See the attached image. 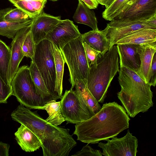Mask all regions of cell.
<instances>
[{
    "mask_svg": "<svg viewBox=\"0 0 156 156\" xmlns=\"http://www.w3.org/2000/svg\"><path fill=\"white\" fill-rule=\"evenodd\" d=\"M12 119L28 128L40 139L44 156H68L77 145L69 129L53 125L36 112L20 104L11 114Z\"/></svg>",
    "mask_w": 156,
    "mask_h": 156,
    "instance_id": "1",
    "label": "cell"
},
{
    "mask_svg": "<svg viewBox=\"0 0 156 156\" xmlns=\"http://www.w3.org/2000/svg\"><path fill=\"white\" fill-rule=\"evenodd\" d=\"M130 120L123 107L115 102L106 103L90 118L76 124L73 134L82 142L98 143L128 128Z\"/></svg>",
    "mask_w": 156,
    "mask_h": 156,
    "instance_id": "2",
    "label": "cell"
},
{
    "mask_svg": "<svg viewBox=\"0 0 156 156\" xmlns=\"http://www.w3.org/2000/svg\"><path fill=\"white\" fill-rule=\"evenodd\" d=\"M120 67L118 80L121 89L117 96L128 115L133 118L153 106V92L151 85L136 73L125 67Z\"/></svg>",
    "mask_w": 156,
    "mask_h": 156,
    "instance_id": "3",
    "label": "cell"
},
{
    "mask_svg": "<svg viewBox=\"0 0 156 156\" xmlns=\"http://www.w3.org/2000/svg\"><path fill=\"white\" fill-rule=\"evenodd\" d=\"M119 56L115 44L103 55H100L96 65L89 66L87 84L98 103L104 102L111 83L119 71Z\"/></svg>",
    "mask_w": 156,
    "mask_h": 156,
    "instance_id": "4",
    "label": "cell"
},
{
    "mask_svg": "<svg viewBox=\"0 0 156 156\" xmlns=\"http://www.w3.org/2000/svg\"><path fill=\"white\" fill-rule=\"evenodd\" d=\"M12 95L20 104L30 109L40 110L46 104L37 93L29 67L23 65L19 68L11 83Z\"/></svg>",
    "mask_w": 156,
    "mask_h": 156,
    "instance_id": "5",
    "label": "cell"
},
{
    "mask_svg": "<svg viewBox=\"0 0 156 156\" xmlns=\"http://www.w3.org/2000/svg\"><path fill=\"white\" fill-rule=\"evenodd\" d=\"M69 72L70 89L76 80H87L89 70L81 35L66 44L61 50Z\"/></svg>",
    "mask_w": 156,
    "mask_h": 156,
    "instance_id": "6",
    "label": "cell"
},
{
    "mask_svg": "<svg viewBox=\"0 0 156 156\" xmlns=\"http://www.w3.org/2000/svg\"><path fill=\"white\" fill-rule=\"evenodd\" d=\"M32 61L36 64L53 100L61 99L55 91L56 72L52 43L44 39L36 44Z\"/></svg>",
    "mask_w": 156,
    "mask_h": 156,
    "instance_id": "7",
    "label": "cell"
},
{
    "mask_svg": "<svg viewBox=\"0 0 156 156\" xmlns=\"http://www.w3.org/2000/svg\"><path fill=\"white\" fill-rule=\"evenodd\" d=\"M145 28L156 29V15L134 20L114 19L107 24L103 30L110 43V48L117 41L128 34Z\"/></svg>",
    "mask_w": 156,
    "mask_h": 156,
    "instance_id": "8",
    "label": "cell"
},
{
    "mask_svg": "<svg viewBox=\"0 0 156 156\" xmlns=\"http://www.w3.org/2000/svg\"><path fill=\"white\" fill-rule=\"evenodd\" d=\"M60 101L61 112L67 124L80 123L95 114L79 98L73 89L66 90Z\"/></svg>",
    "mask_w": 156,
    "mask_h": 156,
    "instance_id": "9",
    "label": "cell"
},
{
    "mask_svg": "<svg viewBox=\"0 0 156 156\" xmlns=\"http://www.w3.org/2000/svg\"><path fill=\"white\" fill-rule=\"evenodd\" d=\"M111 140H106V143H98V146L101 148L103 155L105 156H136L137 152L138 140L132 135L129 130L123 137L116 136Z\"/></svg>",
    "mask_w": 156,
    "mask_h": 156,
    "instance_id": "10",
    "label": "cell"
},
{
    "mask_svg": "<svg viewBox=\"0 0 156 156\" xmlns=\"http://www.w3.org/2000/svg\"><path fill=\"white\" fill-rule=\"evenodd\" d=\"M81 35L77 26L73 21L69 19L61 20L45 39L50 41L61 50L66 44Z\"/></svg>",
    "mask_w": 156,
    "mask_h": 156,
    "instance_id": "11",
    "label": "cell"
},
{
    "mask_svg": "<svg viewBox=\"0 0 156 156\" xmlns=\"http://www.w3.org/2000/svg\"><path fill=\"white\" fill-rule=\"evenodd\" d=\"M156 15V0H136L114 19L142 20Z\"/></svg>",
    "mask_w": 156,
    "mask_h": 156,
    "instance_id": "12",
    "label": "cell"
},
{
    "mask_svg": "<svg viewBox=\"0 0 156 156\" xmlns=\"http://www.w3.org/2000/svg\"><path fill=\"white\" fill-rule=\"evenodd\" d=\"M61 19L42 12L33 19L30 31L35 43L37 44L45 38Z\"/></svg>",
    "mask_w": 156,
    "mask_h": 156,
    "instance_id": "13",
    "label": "cell"
},
{
    "mask_svg": "<svg viewBox=\"0 0 156 156\" xmlns=\"http://www.w3.org/2000/svg\"><path fill=\"white\" fill-rule=\"evenodd\" d=\"M31 25L20 30L11 42L9 67V80L11 83L18 71L20 63L24 56L22 50V44L27 34L30 30Z\"/></svg>",
    "mask_w": 156,
    "mask_h": 156,
    "instance_id": "14",
    "label": "cell"
},
{
    "mask_svg": "<svg viewBox=\"0 0 156 156\" xmlns=\"http://www.w3.org/2000/svg\"><path fill=\"white\" fill-rule=\"evenodd\" d=\"M116 45L120 58V67H125L137 74L140 65V56L137 50L139 45Z\"/></svg>",
    "mask_w": 156,
    "mask_h": 156,
    "instance_id": "15",
    "label": "cell"
},
{
    "mask_svg": "<svg viewBox=\"0 0 156 156\" xmlns=\"http://www.w3.org/2000/svg\"><path fill=\"white\" fill-rule=\"evenodd\" d=\"M137 50L140 61V66L137 74L146 82L149 83L152 58L156 53V42L139 45Z\"/></svg>",
    "mask_w": 156,
    "mask_h": 156,
    "instance_id": "16",
    "label": "cell"
},
{
    "mask_svg": "<svg viewBox=\"0 0 156 156\" xmlns=\"http://www.w3.org/2000/svg\"><path fill=\"white\" fill-rule=\"evenodd\" d=\"M14 135L18 144L26 152H34L41 147L42 143L38 136L22 124L18 129Z\"/></svg>",
    "mask_w": 156,
    "mask_h": 156,
    "instance_id": "17",
    "label": "cell"
},
{
    "mask_svg": "<svg viewBox=\"0 0 156 156\" xmlns=\"http://www.w3.org/2000/svg\"><path fill=\"white\" fill-rule=\"evenodd\" d=\"M82 41L103 55L110 49V43L103 30H92L81 34Z\"/></svg>",
    "mask_w": 156,
    "mask_h": 156,
    "instance_id": "18",
    "label": "cell"
},
{
    "mask_svg": "<svg viewBox=\"0 0 156 156\" xmlns=\"http://www.w3.org/2000/svg\"><path fill=\"white\" fill-rule=\"evenodd\" d=\"M156 41V29L145 28L130 33L117 41L115 44L141 45Z\"/></svg>",
    "mask_w": 156,
    "mask_h": 156,
    "instance_id": "19",
    "label": "cell"
},
{
    "mask_svg": "<svg viewBox=\"0 0 156 156\" xmlns=\"http://www.w3.org/2000/svg\"><path fill=\"white\" fill-rule=\"evenodd\" d=\"M73 18L75 22L87 25L93 30H98V21L94 12L84 3L78 0V3Z\"/></svg>",
    "mask_w": 156,
    "mask_h": 156,
    "instance_id": "20",
    "label": "cell"
},
{
    "mask_svg": "<svg viewBox=\"0 0 156 156\" xmlns=\"http://www.w3.org/2000/svg\"><path fill=\"white\" fill-rule=\"evenodd\" d=\"M87 82V80H76L74 91L79 98L96 114L100 111L101 107L88 90Z\"/></svg>",
    "mask_w": 156,
    "mask_h": 156,
    "instance_id": "21",
    "label": "cell"
},
{
    "mask_svg": "<svg viewBox=\"0 0 156 156\" xmlns=\"http://www.w3.org/2000/svg\"><path fill=\"white\" fill-rule=\"evenodd\" d=\"M53 50L56 72L55 91L57 94L61 98L62 94V80L65 62L61 51L53 44Z\"/></svg>",
    "mask_w": 156,
    "mask_h": 156,
    "instance_id": "22",
    "label": "cell"
},
{
    "mask_svg": "<svg viewBox=\"0 0 156 156\" xmlns=\"http://www.w3.org/2000/svg\"><path fill=\"white\" fill-rule=\"evenodd\" d=\"M29 69L38 94L40 96L46 103L48 101L53 100L52 97L49 93L43 78L36 64L32 60L31 62Z\"/></svg>",
    "mask_w": 156,
    "mask_h": 156,
    "instance_id": "23",
    "label": "cell"
},
{
    "mask_svg": "<svg viewBox=\"0 0 156 156\" xmlns=\"http://www.w3.org/2000/svg\"><path fill=\"white\" fill-rule=\"evenodd\" d=\"M10 59V48L0 39V76L9 85H11L9 76Z\"/></svg>",
    "mask_w": 156,
    "mask_h": 156,
    "instance_id": "24",
    "label": "cell"
},
{
    "mask_svg": "<svg viewBox=\"0 0 156 156\" xmlns=\"http://www.w3.org/2000/svg\"><path fill=\"white\" fill-rule=\"evenodd\" d=\"M60 101H56L54 100L48 101L40 110H45L49 116L45 120L55 126L60 125L64 122L65 120L61 111Z\"/></svg>",
    "mask_w": 156,
    "mask_h": 156,
    "instance_id": "25",
    "label": "cell"
},
{
    "mask_svg": "<svg viewBox=\"0 0 156 156\" xmlns=\"http://www.w3.org/2000/svg\"><path fill=\"white\" fill-rule=\"evenodd\" d=\"M33 19L17 22L0 21V35L13 39L22 28L31 25Z\"/></svg>",
    "mask_w": 156,
    "mask_h": 156,
    "instance_id": "26",
    "label": "cell"
},
{
    "mask_svg": "<svg viewBox=\"0 0 156 156\" xmlns=\"http://www.w3.org/2000/svg\"><path fill=\"white\" fill-rule=\"evenodd\" d=\"M136 0H116L110 6L106 8L102 13L103 18L108 21L114 20L125 9Z\"/></svg>",
    "mask_w": 156,
    "mask_h": 156,
    "instance_id": "27",
    "label": "cell"
},
{
    "mask_svg": "<svg viewBox=\"0 0 156 156\" xmlns=\"http://www.w3.org/2000/svg\"><path fill=\"white\" fill-rule=\"evenodd\" d=\"M30 19L27 14L17 8H9L0 10V21L17 22Z\"/></svg>",
    "mask_w": 156,
    "mask_h": 156,
    "instance_id": "28",
    "label": "cell"
},
{
    "mask_svg": "<svg viewBox=\"0 0 156 156\" xmlns=\"http://www.w3.org/2000/svg\"><path fill=\"white\" fill-rule=\"evenodd\" d=\"M36 47L32 33L30 31L26 36L23 43L22 50L24 56L30 58L33 60Z\"/></svg>",
    "mask_w": 156,
    "mask_h": 156,
    "instance_id": "29",
    "label": "cell"
},
{
    "mask_svg": "<svg viewBox=\"0 0 156 156\" xmlns=\"http://www.w3.org/2000/svg\"><path fill=\"white\" fill-rule=\"evenodd\" d=\"M86 56L89 67L91 65H96L100 53L91 48L85 42L82 41Z\"/></svg>",
    "mask_w": 156,
    "mask_h": 156,
    "instance_id": "30",
    "label": "cell"
},
{
    "mask_svg": "<svg viewBox=\"0 0 156 156\" xmlns=\"http://www.w3.org/2000/svg\"><path fill=\"white\" fill-rule=\"evenodd\" d=\"M12 95L11 85L7 84L0 76V104L6 103L8 98Z\"/></svg>",
    "mask_w": 156,
    "mask_h": 156,
    "instance_id": "31",
    "label": "cell"
},
{
    "mask_svg": "<svg viewBox=\"0 0 156 156\" xmlns=\"http://www.w3.org/2000/svg\"><path fill=\"white\" fill-rule=\"evenodd\" d=\"M102 152L99 150L95 149L88 145L87 144L83 147L81 150L76 152L73 156H102Z\"/></svg>",
    "mask_w": 156,
    "mask_h": 156,
    "instance_id": "32",
    "label": "cell"
},
{
    "mask_svg": "<svg viewBox=\"0 0 156 156\" xmlns=\"http://www.w3.org/2000/svg\"><path fill=\"white\" fill-rule=\"evenodd\" d=\"M149 84L151 86L155 87L156 84V53L152 58L150 69Z\"/></svg>",
    "mask_w": 156,
    "mask_h": 156,
    "instance_id": "33",
    "label": "cell"
},
{
    "mask_svg": "<svg viewBox=\"0 0 156 156\" xmlns=\"http://www.w3.org/2000/svg\"><path fill=\"white\" fill-rule=\"evenodd\" d=\"M27 1L31 4L34 8L39 14H40L42 12V10L46 4L43 1Z\"/></svg>",
    "mask_w": 156,
    "mask_h": 156,
    "instance_id": "34",
    "label": "cell"
},
{
    "mask_svg": "<svg viewBox=\"0 0 156 156\" xmlns=\"http://www.w3.org/2000/svg\"><path fill=\"white\" fill-rule=\"evenodd\" d=\"M9 148L8 144L0 142V156H9Z\"/></svg>",
    "mask_w": 156,
    "mask_h": 156,
    "instance_id": "35",
    "label": "cell"
},
{
    "mask_svg": "<svg viewBox=\"0 0 156 156\" xmlns=\"http://www.w3.org/2000/svg\"><path fill=\"white\" fill-rule=\"evenodd\" d=\"M81 1L91 9L97 8L99 4L96 0H81Z\"/></svg>",
    "mask_w": 156,
    "mask_h": 156,
    "instance_id": "36",
    "label": "cell"
},
{
    "mask_svg": "<svg viewBox=\"0 0 156 156\" xmlns=\"http://www.w3.org/2000/svg\"><path fill=\"white\" fill-rule=\"evenodd\" d=\"M98 4L104 5L105 9L110 6L116 0H96Z\"/></svg>",
    "mask_w": 156,
    "mask_h": 156,
    "instance_id": "37",
    "label": "cell"
},
{
    "mask_svg": "<svg viewBox=\"0 0 156 156\" xmlns=\"http://www.w3.org/2000/svg\"><path fill=\"white\" fill-rule=\"evenodd\" d=\"M43 0L45 3H46L47 2V0Z\"/></svg>",
    "mask_w": 156,
    "mask_h": 156,
    "instance_id": "38",
    "label": "cell"
},
{
    "mask_svg": "<svg viewBox=\"0 0 156 156\" xmlns=\"http://www.w3.org/2000/svg\"><path fill=\"white\" fill-rule=\"evenodd\" d=\"M50 0L52 1H58V0Z\"/></svg>",
    "mask_w": 156,
    "mask_h": 156,
    "instance_id": "39",
    "label": "cell"
},
{
    "mask_svg": "<svg viewBox=\"0 0 156 156\" xmlns=\"http://www.w3.org/2000/svg\"></svg>",
    "mask_w": 156,
    "mask_h": 156,
    "instance_id": "40",
    "label": "cell"
}]
</instances>
